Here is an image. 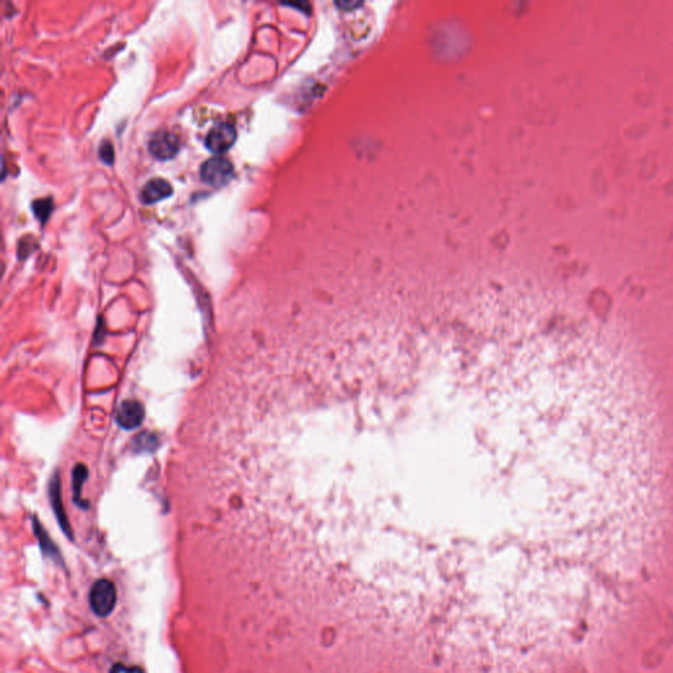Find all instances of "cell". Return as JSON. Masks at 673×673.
Wrapping results in <instances>:
<instances>
[{
	"label": "cell",
	"mask_w": 673,
	"mask_h": 673,
	"mask_svg": "<svg viewBox=\"0 0 673 673\" xmlns=\"http://www.w3.org/2000/svg\"><path fill=\"white\" fill-rule=\"evenodd\" d=\"M86 476H87V471L82 465L77 467L75 471H74V474H73V479H74V483H73L74 500L77 502L80 501V490H82V486H83V483L86 480Z\"/></svg>",
	"instance_id": "8"
},
{
	"label": "cell",
	"mask_w": 673,
	"mask_h": 673,
	"mask_svg": "<svg viewBox=\"0 0 673 673\" xmlns=\"http://www.w3.org/2000/svg\"><path fill=\"white\" fill-rule=\"evenodd\" d=\"M149 151L160 160L172 159L179 151V140L172 132H159L150 140Z\"/></svg>",
	"instance_id": "4"
},
{
	"label": "cell",
	"mask_w": 673,
	"mask_h": 673,
	"mask_svg": "<svg viewBox=\"0 0 673 673\" xmlns=\"http://www.w3.org/2000/svg\"><path fill=\"white\" fill-rule=\"evenodd\" d=\"M337 6H340L341 8H346V7H349V8H354V7L360 6V1H353V3H351V1H349V3H347V1H338V3H337Z\"/></svg>",
	"instance_id": "12"
},
{
	"label": "cell",
	"mask_w": 673,
	"mask_h": 673,
	"mask_svg": "<svg viewBox=\"0 0 673 673\" xmlns=\"http://www.w3.org/2000/svg\"><path fill=\"white\" fill-rule=\"evenodd\" d=\"M109 673H144V671L138 667H128V665H124V664H115L111 668Z\"/></svg>",
	"instance_id": "11"
},
{
	"label": "cell",
	"mask_w": 673,
	"mask_h": 673,
	"mask_svg": "<svg viewBox=\"0 0 673 673\" xmlns=\"http://www.w3.org/2000/svg\"><path fill=\"white\" fill-rule=\"evenodd\" d=\"M237 140L236 128L229 122H221L213 127L205 137L207 149L214 154L226 153Z\"/></svg>",
	"instance_id": "3"
},
{
	"label": "cell",
	"mask_w": 673,
	"mask_h": 673,
	"mask_svg": "<svg viewBox=\"0 0 673 673\" xmlns=\"http://www.w3.org/2000/svg\"><path fill=\"white\" fill-rule=\"evenodd\" d=\"M138 438H140L141 441H144V443H138V442H136V446H134V448H136L137 451H141V450H144V451H150V450H154L156 448H157V439H156V436H150V434H147V433H144V434H141V436H138Z\"/></svg>",
	"instance_id": "10"
},
{
	"label": "cell",
	"mask_w": 673,
	"mask_h": 673,
	"mask_svg": "<svg viewBox=\"0 0 673 673\" xmlns=\"http://www.w3.org/2000/svg\"><path fill=\"white\" fill-rule=\"evenodd\" d=\"M172 195V187L167 181L162 178H154L149 181L140 192V199L144 204H156L163 199L170 198Z\"/></svg>",
	"instance_id": "6"
},
{
	"label": "cell",
	"mask_w": 673,
	"mask_h": 673,
	"mask_svg": "<svg viewBox=\"0 0 673 673\" xmlns=\"http://www.w3.org/2000/svg\"><path fill=\"white\" fill-rule=\"evenodd\" d=\"M33 212L36 214L37 219H40L41 223H45V220L49 217L50 212H52V201L50 199H44V200H36L33 203Z\"/></svg>",
	"instance_id": "7"
},
{
	"label": "cell",
	"mask_w": 673,
	"mask_h": 673,
	"mask_svg": "<svg viewBox=\"0 0 673 673\" xmlns=\"http://www.w3.org/2000/svg\"><path fill=\"white\" fill-rule=\"evenodd\" d=\"M145 418V409L141 403L136 400H127L121 403V405L116 413V423L122 429L133 430L140 426Z\"/></svg>",
	"instance_id": "5"
},
{
	"label": "cell",
	"mask_w": 673,
	"mask_h": 673,
	"mask_svg": "<svg viewBox=\"0 0 673 673\" xmlns=\"http://www.w3.org/2000/svg\"><path fill=\"white\" fill-rule=\"evenodd\" d=\"M116 587L112 581L100 579L96 581L90 592V605L99 617L109 616L116 607Z\"/></svg>",
	"instance_id": "1"
},
{
	"label": "cell",
	"mask_w": 673,
	"mask_h": 673,
	"mask_svg": "<svg viewBox=\"0 0 673 673\" xmlns=\"http://www.w3.org/2000/svg\"><path fill=\"white\" fill-rule=\"evenodd\" d=\"M233 176V165L230 160L221 157L205 160L200 167V178L212 187H223Z\"/></svg>",
	"instance_id": "2"
},
{
	"label": "cell",
	"mask_w": 673,
	"mask_h": 673,
	"mask_svg": "<svg viewBox=\"0 0 673 673\" xmlns=\"http://www.w3.org/2000/svg\"><path fill=\"white\" fill-rule=\"evenodd\" d=\"M99 156L103 162H106L108 165H112L113 163V158H115V150H113V146L109 142V141H103L100 146H99Z\"/></svg>",
	"instance_id": "9"
}]
</instances>
